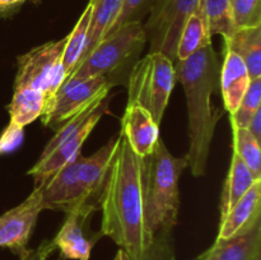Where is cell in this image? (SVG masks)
Returning a JSON list of instances; mask_svg holds the SVG:
<instances>
[{
    "label": "cell",
    "mask_w": 261,
    "mask_h": 260,
    "mask_svg": "<svg viewBox=\"0 0 261 260\" xmlns=\"http://www.w3.org/2000/svg\"><path fill=\"white\" fill-rule=\"evenodd\" d=\"M92 213L83 211H74L66 213V219L61 226L60 231L53 240L55 249L60 250L63 259L70 260H89L92 247L102 233L87 236L86 229L88 228L89 216Z\"/></svg>",
    "instance_id": "obj_12"
},
{
    "label": "cell",
    "mask_w": 261,
    "mask_h": 260,
    "mask_svg": "<svg viewBox=\"0 0 261 260\" xmlns=\"http://www.w3.org/2000/svg\"><path fill=\"white\" fill-rule=\"evenodd\" d=\"M261 180L255 181L250 190L221 218L217 239H229L246 231L261 219Z\"/></svg>",
    "instance_id": "obj_15"
},
{
    "label": "cell",
    "mask_w": 261,
    "mask_h": 260,
    "mask_svg": "<svg viewBox=\"0 0 261 260\" xmlns=\"http://www.w3.org/2000/svg\"><path fill=\"white\" fill-rule=\"evenodd\" d=\"M23 140V127L13 124L9 121V125L5 127L3 134L0 135V154L9 153L20 145Z\"/></svg>",
    "instance_id": "obj_29"
},
{
    "label": "cell",
    "mask_w": 261,
    "mask_h": 260,
    "mask_svg": "<svg viewBox=\"0 0 261 260\" xmlns=\"http://www.w3.org/2000/svg\"><path fill=\"white\" fill-rule=\"evenodd\" d=\"M175 83L173 61L162 53L149 51L130 70L127 76V103L142 106L161 125Z\"/></svg>",
    "instance_id": "obj_7"
},
{
    "label": "cell",
    "mask_w": 261,
    "mask_h": 260,
    "mask_svg": "<svg viewBox=\"0 0 261 260\" xmlns=\"http://www.w3.org/2000/svg\"><path fill=\"white\" fill-rule=\"evenodd\" d=\"M138 260H176L172 229L158 231L147 251Z\"/></svg>",
    "instance_id": "obj_27"
},
{
    "label": "cell",
    "mask_w": 261,
    "mask_h": 260,
    "mask_svg": "<svg viewBox=\"0 0 261 260\" xmlns=\"http://www.w3.org/2000/svg\"><path fill=\"white\" fill-rule=\"evenodd\" d=\"M114 260H130V257H129V255L124 251V250L120 249L119 251L116 252V256L114 257Z\"/></svg>",
    "instance_id": "obj_33"
},
{
    "label": "cell",
    "mask_w": 261,
    "mask_h": 260,
    "mask_svg": "<svg viewBox=\"0 0 261 260\" xmlns=\"http://www.w3.org/2000/svg\"><path fill=\"white\" fill-rule=\"evenodd\" d=\"M147 43L142 22H130L107 35L74 68L66 81L105 76L112 84L127 81L130 70L139 60Z\"/></svg>",
    "instance_id": "obj_5"
},
{
    "label": "cell",
    "mask_w": 261,
    "mask_h": 260,
    "mask_svg": "<svg viewBox=\"0 0 261 260\" xmlns=\"http://www.w3.org/2000/svg\"><path fill=\"white\" fill-rule=\"evenodd\" d=\"M89 2L92 3V13L88 32H87L86 48L81 60H83L106 37L119 15L124 0H89Z\"/></svg>",
    "instance_id": "obj_18"
},
{
    "label": "cell",
    "mask_w": 261,
    "mask_h": 260,
    "mask_svg": "<svg viewBox=\"0 0 261 260\" xmlns=\"http://www.w3.org/2000/svg\"><path fill=\"white\" fill-rule=\"evenodd\" d=\"M45 106L43 92L31 88H14L13 98L8 106L10 122L24 127L41 117Z\"/></svg>",
    "instance_id": "obj_21"
},
{
    "label": "cell",
    "mask_w": 261,
    "mask_h": 260,
    "mask_svg": "<svg viewBox=\"0 0 261 260\" xmlns=\"http://www.w3.org/2000/svg\"><path fill=\"white\" fill-rule=\"evenodd\" d=\"M261 256V219L246 231L216 242L193 260H255Z\"/></svg>",
    "instance_id": "obj_14"
},
{
    "label": "cell",
    "mask_w": 261,
    "mask_h": 260,
    "mask_svg": "<svg viewBox=\"0 0 261 260\" xmlns=\"http://www.w3.org/2000/svg\"><path fill=\"white\" fill-rule=\"evenodd\" d=\"M43 211L41 190L35 189L19 205L0 216V247L9 249L18 257H23L38 216Z\"/></svg>",
    "instance_id": "obj_11"
},
{
    "label": "cell",
    "mask_w": 261,
    "mask_h": 260,
    "mask_svg": "<svg viewBox=\"0 0 261 260\" xmlns=\"http://www.w3.org/2000/svg\"><path fill=\"white\" fill-rule=\"evenodd\" d=\"M246 129L249 130L259 142H261V109L257 110L256 114L252 116L251 121L247 125Z\"/></svg>",
    "instance_id": "obj_31"
},
{
    "label": "cell",
    "mask_w": 261,
    "mask_h": 260,
    "mask_svg": "<svg viewBox=\"0 0 261 260\" xmlns=\"http://www.w3.org/2000/svg\"><path fill=\"white\" fill-rule=\"evenodd\" d=\"M209 45H212V35L201 7L199 5L184 24L176 48L175 61L186 60Z\"/></svg>",
    "instance_id": "obj_19"
},
{
    "label": "cell",
    "mask_w": 261,
    "mask_h": 260,
    "mask_svg": "<svg viewBox=\"0 0 261 260\" xmlns=\"http://www.w3.org/2000/svg\"><path fill=\"white\" fill-rule=\"evenodd\" d=\"M255 260H261V256H259V257H256V259H255Z\"/></svg>",
    "instance_id": "obj_34"
},
{
    "label": "cell",
    "mask_w": 261,
    "mask_h": 260,
    "mask_svg": "<svg viewBox=\"0 0 261 260\" xmlns=\"http://www.w3.org/2000/svg\"><path fill=\"white\" fill-rule=\"evenodd\" d=\"M107 97L89 106L56 132L46 144L36 165L28 171L35 181V189H41L61 167L70 162L78 153L107 109Z\"/></svg>",
    "instance_id": "obj_6"
},
{
    "label": "cell",
    "mask_w": 261,
    "mask_h": 260,
    "mask_svg": "<svg viewBox=\"0 0 261 260\" xmlns=\"http://www.w3.org/2000/svg\"><path fill=\"white\" fill-rule=\"evenodd\" d=\"M211 35H221L228 40L236 31L231 12V0H200Z\"/></svg>",
    "instance_id": "obj_23"
},
{
    "label": "cell",
    "mask_w": 261,
    "mask_h": 260,
    "mask_svg": "<svg viewBox=\"0 0 261 260\" xmlns=\"http://www.w3.org/2000/svg\"><path fill=\"white\" fill-rule=\"evenodd\" d=\"M255 181L257 180L251 171L242 162L241 158L233 153L221 199V218H223L231 211L232 206L250 190Z\"/></svg>",
    "instance_id": "obj_20"
},
{
    "label": "cell",
    "mask_w": 261,
    "mask_h": 260,
    "mask_svg": "<svg viewBox=\"0 0 261 260\" xmlns=\"http://www.w3.org/2000/svg\"><path fill=\"white\" fill-rule=\"evenodd\" d=\"M173 64L176 81L184 86L188 103L189 150L185 160L191 173L200 177L205 175L214 130L223 114L212 103V94L219 88L221 64L212 45Z\"/></svg>",
    "instance_id": "obj_2"
},
{
    "label": "cell",
    "mask_w": 261,
    "mask_h": 260,
    "mask_svg": "<svg viewBox=\"0 0 261 260\" xmlns=\"http://www.w3.org/2000/svg\"><path fill=\"white\" fill-rule=\"evenodd\" d=\"M199 5L200 0H154L143 24L150 51L162 53L175 63L181 31Z\"/></svg>",
    "instance_id": "obj_10"
},
{
    "label": "cell",
    "mask_w": 261,
    "mask_h": 260,
    "mask_svg": "<svg viewBox=\"0 0 261 260\" xmlns=\"http://www.w3.org/2000/svg\"><path fill=\"white\" fill-rule=\"evenodd\" d=\"M231 12L236 30L261 25V0H231Z\"/></svg>",
    "instance_id": "obj_26"
},
{
    "label": "cell",
    "mask_w": 261,
    "mask_h": 260,
    "mask_svg": "<svg viewBox=\"0 0 261 260\" xmlns=\"http://www.w3.org/2000/svg\"><path fill=\"white\" fill-rule=\"evenodd\" d=\"M66 41L68 36L37 46L19 56L14 88H31L43 92L46 103L65 81L61 58Z\"/></svg>",
    "instance_id": "obj_9"
},
{
    "label": "cell",
    "mask_w": 261,
    "mask_h": 260,
    "mask_svg": "<svg viewBox=\"0 0 261 260\" xmlns=\"http://www.w3.org/2000/svg\"><path fill=\"white\" fill-rule=\"evenodd\" d=\"M154 0H124L116 20L107 35L116 31L121 25L130 22H142L143 18L149 13ZM106 35V36H107Z\"/></svg>",
    "instance_id": "obj_28"
},
{
    "label": "cell",
    "mask_w": 261,
    "mask_h": 260,
    "mask_svg": "<svg viewBox=\"0 0 261 260\" xmlns=\"http://www.w3.org/2000/svg\"><path fill=\"white\" fill-rule=\"evenodd\" d=\"M114 84L105 76L66 81L43 106L41 120L58 132L61 126L99 99L106 98Z\"/></svg>",
    "instance_id": "obj_8"
},
{
    "label": "cell",
    "mask_w": 261,
    "mask_h": 260,
    "mask_svg": "<svg viewBox=\"0 0 261 260\" xmlns=\"http://www.w3.org/2000/svg\"><path fill=\"white\" fill-rule=\"evenodd\" d=\"M232 130H233V153L241 158L242 162L247 166L256 180H261L260 142L246 127H234Z\"/></svg>",
    "instance_id": "obj_24"
},
{
    "label": "cell",
    "mask_w": 261,
    "mask_h": 260,
    "mask_svg": "<svg viewBox=\"0 0 261 260\" xmlns=\"http://www.w3.org/2000/svg\"><path fill=\"white\" fill-rule=\"evenodd\" d=\"M24 2L25 0H0V15L5 14L9 10L15 9Z\"/></svg>",
    "instance_id": "obj_32"
},
{
    "label": "cell",
    "mask_w": 261,
    "mask_h": 260,
    "mask_svg": "<svg viewBox=\"0 0 261 260\" xmlns=\"http://www.w3.org/2000/svg\"><path fill=\"white\" fill-rule=\"evenodd\" d=\"M261 102V76L251 79L246 93L242 97L240 106L232 114H229L232 129L234 127H247L251 121L252 116L260 110Z\"/></svg>",
    "instance_id": "obj_25"
},
{
    "label": "cell",
    "mask_w": 261,
    "mask_h": 260,
    "mask_svg": "<svg viewBox=\"0 0 261 260\" xmlns=\"http://www.w3.org/2000/svg\"><path fill=\"white\" fill-rule=\"evenodd\" d=\"M250 74L246 65L239 55L232 51H224L223 64L219 75V88L223 97L224 107L229 114L240 106L242 97L250 86Z\"/></svg>",
    "instance_id": "obj_16"
},
{
    "label": "cell",
    "mask_w": 261,
    "mask_h": 260,
    "mask_svg": "<svg viewBox=\"0 0 261 260\" xmlns=\"http://www.w3.org/2000/svg\"><path fill=\"white\" fill-rule=\"evenodd\" d=\"M54 250H55V245H54L53 240H45L41 242L37 249L28 250L27 254L20 257V260H47Z\"/></svg>",
    "instance_id": "obj_30"
},
{
    "label": "cell",
    "mask_w": 261,
    "mask_h": 260,
    "mask_svg": "<svg viewBox=\"0 0 261 260\" xmlns=\"http://www.w3.org/2000/svg\"><path fill=\"white\" fill-rule=\"evenodd\" d=\"M119 134L89 157L78 153L61 167L43 188L41 200L43 211L54 209L70 213L83 211L93 213L99 208L102 189Z\"/></svg>",
    "instance_id": "obj_3"
},
{
    "label": "cell",
    "mask_w": 261,
    "mask_h": 260,
    "mask_svg": "<svg viewBox=\"0 0 261 260\" xmlns=\"http://www.w3.org/2000/svg\"><path fill=\"white\" fill-rule=\"evenodd\" d=\"M121 133L137 154L147 157L160 140V125L152 115L137 103H127L121 121Z\"/></svg>",
    "instance_id": "obj_13"
},
{
    "label": "cell",
    "mask_w": 261,
    "mask_h": 260,
    "mask_svg": "<svg viewBox=\"0 0 261 260\" xmlns=\"http://www.w3.org/2000/svg\"><path fill=\"white\" fill-rule=\"evenodd\" d=\"M99 209L102 236H109L130 260L140 259L154 239L147 223L145 157L133 150L121 130L105 178Z\"/></svg>",
    "instance_id": "obj_1"
},
{
    "label": "cell",
    "mask_w": 261,
    "mask_h": 260,
    "mask_svg": "<svg viewBox=\"0 0 261 260\" xmlns=\"http://www.w3.org/2000/svg\"><path fill=\"white\" fill-rule=\"evenodd\" d=\"M186 167L185 157L177 158L171 154L162 138L154 150L145 157L147 223L153 236L161 229H172L177 224L178 184Z\"/></svg>",
    "instance_id": "obj_4"
},
{
    "label": "cell",
    "mask_w": 261,
    "mask_h": 260,
    "mask_svg": "<svg viewBox=\"0 0 261 260\" xmlns=\"http://www.w3.org/2000/svg\"><path fill=\"white\" fill-rule=\"evenodd\" d=\"M92 13V3L87 4L86 9L83 10L82 15L79 17L78 22L74 25L73 31L68 35L65 48H64L61 64H63V70L65 79L73 73L74 68L81 60L82 55L84 53L87 43V32L89 27V19H91ZM65 82V81H64Z\"/></svg>",
    "instance_id": "obj_22"
},
{
    "label": "cell",
    "mask_w": 261,
    "mask_h": 260,
    "mask_svg": "<svg viewBox=\"0 0 261 260\" xmlns=\"http://www.w3.org/2000/svg\"><path fill=\"white\" fill-rule=\"evenodd\" d=\"M224 51H232L242 59L250 78L261 76V25L254 28H237L233 35L224 40Z\"/></svg>",
    "instance_id": "obj_17"
}]
</instances>
